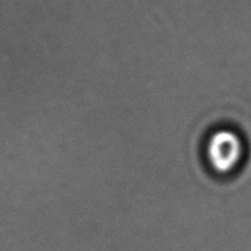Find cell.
<instances>
[{"label": "cell", "mask_w": 251, "mask_h": 251, "mask_svg": "<svg viewBox=\"0 0 251 251\" xmlns=\"http://www.w3.org/2000/svg\"><path fill=\"white\" fill-rule=\"evenodd\" d=\"M205 155L215 172L220 175L231 173L238 168L243 157L242 139L231 130H218L208 139Z\"/></svg>", "instance_id": "6da1fadb"}]
</instances>
